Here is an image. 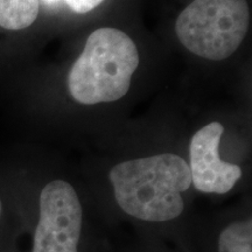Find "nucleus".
I'll use <instances>...</instances> for the list:
<instances>
[{
	"label": "nucleus",
	"instance_id": "5",
	"mask_svg": "<svg viewBox=\"0 0 252 252\" xmlns=\"http://www.w3.org/2000/svg\"><path fill=\"white\" fill-rule=\"evenodd\" d=\"M223 133L224 126L212 122L191 138L188 166L191 185L200 193L224 195L242 178L241 167L220 158V141Z\"/></svg>",
	"mask_w": 252,
	"mask_h": 252
},
{
	"label": "nucleus",
	"instance_id": "9",
	"mask_svg": "<svg viewBox=\"0 0 252 252\" xmlns=\"http://www.w3.org/2000/svg\"><path fill=\"white\" fill-rule=\"evenodd\" d=\"M1 209H2V207H1V201H0V214H1Z\"/></svg>",
	"mask_w": 252,
	"mask_h": 252
},
{
	"label": "nucleus",
	"instance_id": "4",
	"mask_svg": "<svg viewBox=\"0 0 252 252\" xmlns=\"http://www.w3.org/2000/svg\"><path fill=\"white\" fill-rule=\"evenodd\" d=\"M32 252H81L83 208L70 182L56 179L40 193Z\"/></svg>",
	"mask_w": 252,
	"mask_h": 252
},
{
	"label": "nucleus",
	"instance_id": "1",
	"mask_svg": "<svg viewBox=\"0 0 252 252\" xmlns=\"http://www.w3.org/2000/svg\"><path fill=\"white\" fill-rule=\"evenodd\" d=\"M109 180L119 209L149 224H165L185 210L182 194L191 186L188 163L180 156L161 153L119 162Z\"/></svg>",
	"mask_w": 252,
	"mask_h": 252
},
{
	"label": "nucleus",
	"instance_id": "3",
	"mask_svg": "<svg viewBox=\"0 0 252 252\" xmlns=\"http://www.w3.org/2000/svg\"><path fill=\"white\" fill-rule=\"evenodd\" d=\"M249 19L247 0H194L176 19L175 33L190 53L222 61L244 40Z\"/></svg>",
	"mask_w": 252,
	"mask_h": 252
},
{
	"label": "nucleus",
	"instance_id": "8",
	"mask_svg": "<svg viewBox=\"0 0 252 252\" xmlns=\"http://www.w3.org/2000/svg\"><path fill=\"white\" fill-rule=\"evenodd\" d=\"M48 4L58 2L60 0H45ZM72 12L77 14H86L88 12L93 11L97 6H99L104 0H63Z\"/></svg>",
	"mask_w": 252,
	"mask_h": 252
},
{
	"label": "nucleus",
	"instance_id": "2",
	"mask_svg": "<svg viewBox=\"0 0 252 252\" xmlns=\"http://www.w3.org/2000/svg\"><path fill=\"white\" fill-rule=\"evenodd\" d=\"M138 65L139 53L127 34L117 28H98L69 71V93L83 105L116 102L127 94Z\"/></svg>",
	"mask_w": 252,
	"mask_h": 252
},
{
	"label": "nucleus",
	"instance_id": "6",
	"mask_svg": "<svg viewBox=\"0 0 252 252\" xmlns=\"http://www.w3.org/2000/svg\"><path fill=\"white\" fill-rule=\"evenodd\" d=\"M216 252H252L251 216L230 220L216 235Z\"/></svg>",
	"mask_w": 252,
	"mask_h": 252
},
{
	"label": "nucleus",
	"instance_id": "7",
	"mask_svg": "<svg viewBox=\"0 0 252 252\" xmlns=\"http://www.w3.org/2000/svg\"><path fill=\"white\" fill-rule=\"evenodd\" d=\"M40 0H0V27L20 31L36 20Z\"/></svg>",
	"mask_w": 252,
	"mask_h": 252
}]
</instances>
